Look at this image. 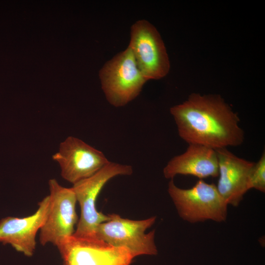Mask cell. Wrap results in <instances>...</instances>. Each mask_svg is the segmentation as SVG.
<instances>
[{"instance_id": "8", "label": "cell", "mask_w": 265, "mask_h": 265, "mask_svg": "<svg viewBox=\"0 0 265 265\" xmlns=\"http://www.w3.org/2000/svg\"><path fill=\"white\" fill-rule=\"evenodd\" d=\"M64 265H130L133 258L126 248L95 238L69 237L57 246Z\"/></svg>"}, {"instance_id": "3", "label": "cell", "mask_w": 265, "mask_h": 265, "mask_svg": "<svg viewBox=\"0 0 265 265\" xmlns=\"http://www.w3.org/2000/svg\"><path fill=\"white\" fill-rule=\"evenodd\" d=\"M167 191L178 214L185 221L191 223L209 220L221 222L227 219L228 204L214 184L199 179L192 187L183 189L171 179Z\"/></svg>"}, {"instance_id": "2", "label": "cell", "mask_w": 265, "mask_h": 265, "mask_svg": "<svg viewBox=\"0 0 265 265\" xmlns=\"http://www.w3.org/2000/svg\"><path fill=\"white\" fill-rule=\"evenodd\" d=\"M132 166L109 162L93 175L81 180L72 187L80 208V216L74 236L82 238H95L98 225L110 219L96 209V200L105 185L117 176L132 174Z\"/></svg>"}, {"instance_id": "5", "label": "cell", "mask_w": 265, "mask_h": 265, "mask_svg": "<svg viewBox=\"0 0 265 265\" xmlns=\"http://www.w3.org/2000/svg\"><path fill=\"white\" fill-rule=\"evenodd\" d=\"M110 216V219L98 225L97 238L112 246L127 249L133 258L140 255H157L155 230L145 233L154 224L156 216L134 220L114 213Z\"/></svg>"}, {"instance_id": "9", "label": "cell", "mask_w": 265, "mask_h": 265, "mask_svg": "<svg viewBox=\"0 0 265 265\" xmlns=\"http://www.w3.org/2000/svg\"><path fill=\"white\" fill-rule=\"evenodd\" d=\"M52 158L59 165L62 178L73 184L93 175L109 162L102 151L73 136L60 144Z\"/></svg>"}, {"instance_id": "6", "label": "cell", "mask_w": 265, "mask_h": 265, "mask_svg": "<svg viewBox=\"0 0 265 265\" xmlns=\"http://www.w3.org/2000/svg\"><path fill=\"white\" fill-rule=\"evenodd\" d=\"M128 47L137 66L147 80L165 77L170 70L169 57L160 35L149 21H136L131 28Z\"/></svg>"}, {"instance_id": "4", "label": "cell", "mask_w": 265, "mask_h": 265, "mask_svg": "<svg viewBox=\"0 0 265 265\" xmlns=\"http://www.w3.org/2000/svg\"><path fill=\"white\" fill-rule=\"evenodd\" d=\"M99 76L106 100L115 107L124 106L135 99L148 81L128 46L104 64Z\"/></svg>"}, {"instance_id": "1", "label": "cell", "mask_w": 265, "mask_h": 265, "mask_svg": "<svg viewBox=\"0 0 265 265\" xmlns=\"http://www.w3.org/2000/svg\"><path fill=\"white\" fill-rule=\"evenodd\" d=\"M170 112L179 135L188 144L215 150L238 146L244 141L237 113L219 95L192 93L182 104L171 107Z\"/></svg>"}, {"instance_id": "10", "label": "cell", "mask_w": 265, "mask_h": 265, "mask_svg": "<svg viewBox=\"0 0 265 265\" xmlns=\"http://www.w3.org/2000/svg\"><path fill=\"white\" fill-rule=\"evenodd\" d=\"M215 150L218 162L217 190L228 205L237 207L250 189V175L255 162L238 157L227 148Z\"/></svg>"}, {"instance_id": "11", "label": "cell", "mask_w": 265, "mask_h": 265, "mask_svg": "<svg viewBox=\"0 0 265 265\" xmlns=\"http://www.w3.org/2000/svg\"><path fill=\"white\" fill-rule=\"evenodd\" d=\"M50 205L49 195L38 203L32 214L24 217L8 216L0 220V242L9 244L25 255L33 254L36 236L46 218Z\"/></svg>"}, {"instance_id": "7", "label": "cell", "mask_w": 265, "mask_h": 265, "mask_svg": "<svg viewBox=\"0 0 265 265\" xmlns=\"http://www.w3.org/2000/svg\"><path fill=\"white\" fill-rule=\"evenodd\" d=\"M50 205L45 220L40 229L39 241L44 245L57 246L73 236L78 222L77 202L72 187L61 186L54 179L49 181Z\"/></svg>"}, {"instance_id": "12", "label": "cell", "mask_w": 265, "mask_h": 265, "mask_svg": "<svg viewBox=\"0 0 265 265\" xmlns=\"http://www.w3.org/2000/svg\"><path fill=\"white\" fill-rule=\"evenodd\" d=\"M164 177L173 179L178 175H191L203 179L218 176L215 150L203 145L190 144L183 154L172 158L163 169Z\"/></svg>"}, {"instance_id": "13", "label": "cell", "mask_w": 265, "mask_h": 265, "mask_svg": "<svg viewBox=\"0 0 265 265\" xmlns=\"http://www.w3.org/2000/svg\"><path fill=\"white\" fill-rule=\"evenodd\" d=\"M250 189L254 188L265 192V153H263L259 160L254 163L250 175Z\"/></svg>"}]
</instances>
